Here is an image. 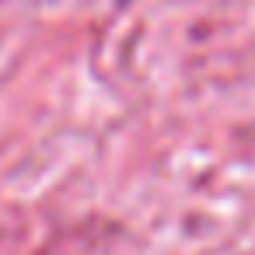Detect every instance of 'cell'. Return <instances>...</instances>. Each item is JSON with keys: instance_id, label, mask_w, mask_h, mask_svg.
I'll list each match as a JSON object with an SVG mask.
<instances>
[{"instance_id": "1", "label": "cell", "mask_w": 255, "mask_h": 255, "mask_svg": "<svg viewBox=\"0 0 255 255\" xmlns=\"http://www.w3.org/2000/svg\"><path fill=\"white\" fill-rule=\"evenodd\" d=\"M123 4H126V0H123Z\"/></svg>"}]
</instances>
